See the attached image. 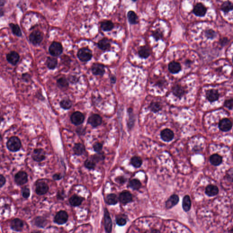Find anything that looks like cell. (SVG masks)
Wrapping results in <instances>:
<instances>
[{"instance_id": "obj_1", "label": "cell", "mask_w": 233, "mask_h": 233, "mask_svg": "<svg viewBox=\"0 0 233 233\" xmlns=\"http://www.w3.org/2000/svg\"><path fill=\"white\" fill-rule=\"evenodd\" d=\"M21 142L20 139L16 137H12L7 142V149L12 152H16L21 147Z\"/></svg>"}, {"instance_id": "obj_2", "label": "cell", "mask_w": 233, "mask_h": 233, "mask_svg": "<svg viewBox=\"0 0 233 233\" xmlns=\"http://www.w3.org/2000/svg\"><path fill=\"white\" fill-rule=\"evenodd\" d=\"M91 51L87 48H83L79 50L77 53L78 58L82 62L89 61L92 57Z\"/></svg>"}, {"instance_id": "obj_3", "label": "cell", "mask_w": 233, "mask_h": 233, "mask_svg": "<svg viewBox=\"0 0 233 233\" xmlns=\"http://www.w3.org/2000/svg\"><path fill=\"white\" fill-rule=\"evenodd\" d=\"M49 51L50 54L52 56H58L63 52V46L58 42H54L50 46Z\"/></svg>"}, {"instance_id": "obj_4", "label": "cell", "mask_w": 233, "mask_h": 233, "mask_svg": "<svg viewBox=\"0 0 233 233\" xmlns=\"http://www.w3.org/2000/svg\"><path fill=\"white\" fill-rule=\"evenodd\" d=\"M43 34L39 31H35L31 34L29 36L30 42L34 45L39 44L43 39Z\"/></svg>"}, {"instance_id": "obj_5", "label": "cell", "mask_w": 233, "mask_h": 233, "mask_svg": "<svg viewBox=\"0 0 233 233\" xmlns=\"http://www.w3.org/2000/svg\"><path fill=\"white\" fill-rule=\"evenodd\" d=\"M85 117L83 114L80 112H75L72 113L71 117V120L72 124L75 125H79L83 124Z\"/></svg>"}, {"instance_id": "obj_6", "label": "cell", "mask_w": 233, "mask_h": 233, "mask_svg": "<svg viewBox=\"0 0 233 233\" xmlns=\"http://www.w3.org/2000/svg\"><path fill=\"white\" fill-rule=\"evenodd\" d=\"M112 223L108 210L106 208L104 211V228L107 233H110L112 229Z\"/></svg>"}, {"instance_id": "obj_7", "label": "cell", "mask_w": 233, "mask_h": 233, "mask_svg": "<svg viewBox=\"0 0 233 233\" xmlns=\"http://www.w3.org/2000/svg\"><path fill=\"white\" fill-rule=\"evenodd\" d=\"M15 181L17 185H24L28 181V174L24 171H20L17 173L15 176Z\"/></svg>"}, {"instance_id": "obj_8", "label": "cell", "mask_w": 233, "mask_h": 233, "mask_svg": "<svg viewBox=\"0 0 233 233\" xmlns=\"http://www.w3.org/2000/svg\"><path fill=\"white\" fill-rule=\"evenodd\" d=\"M68 220V214L65 211H60L55 217L54 221L59 225L65 224Z\"/></svg>"}, {"instance_id": "obj_9", "label": "cell", "mask_w": 233, "mask_h": 233, "mask_svg": "<svg viewBox=\"0 0 233 233\" xmlns=\"http://www.w3.org/2000/svg\"><path fill=\"white\" fill-rule=\"evenodd\" d=\"M219 129L223 132H228L231 130L232 123L228 118H224L220 121L219 124Z\"/></svg>"}, {"instance_id": "obj_10", "label": "cell", "mask_w": 233, "mask_h": 233, "mask_svg": "<svg viewBox=\"0 0 233 233\" xmlns=\"http://www.w3.org/2000/svg\"><path fill=\"white\" fill-rule=\"evenodd\" d=\"M88 122L93 127H97L102 124V118L98 114H94L89 118Z\"/></svg>"}, {"instance_id": "obj_11", "label": "cell", "mask_w": 233, "mask_h": 233, "mask_svg": "<svg viewBox=\"0 0 233 233\" xmlns=\"http://www.w3.org/2000/svg\"><path fill=\"white\" fill-rule=\"evenodd\" d=\"M45 151L42 149H36L33 152L32 157L35 161L41 162L45 159Z\"/></svg>"}, {"instance_id": "obj_12", "label": "cell", "mask_w": 233, "mask_h": 233, "mask_svg": "<svg viewBox=\"0 0 233 233\" xmlns=\"http://www.w3.org/2000/svg\"><path fill=\"white\" fill-rule=\"evenodd\" d=\"M48 186L46 183L39 182L36 184V192L38 195H43L48 192Z\"/></svg>"}, {"instance_id": "obj_13", "label": "cell", "mask_w": 233, "mask_h": 233, "mask_svg": "<svg viewBox=\"0 0 233 233\" xmlns=\"http://www.w3.org/2000/svg\"><path fill=\"white\" fill-rule=\"evenodd\" d=\"M161 138L165 142H170L173 139L174 133L171 130L166 129L161 132Z\"/></svg>"}, {"instance_id": "obj_14", "label": "cell", "mask_w": 233, "mask_h": 233, "mask_svg": "<svg viewBox=\"0 0 233 233\" xmlns=\"http://www.w3.org/2000/svg\"><path fill=\"white\" fill-rule=\"evenodd\" d=\"M92 73L95 75L103 76L104 74L105 70L104 66L101 64H94L92 68Z\"/></svg>"}, {"instance_id": "obj_15", "label": "cell", "mask_w": 233, "mask_h": 233, "mask_svg": "<svg viewBox=\"0 0 233 233\" xmlns=\"http://www.w3.org/2000/svg\"><path fill=\"white\" fill-rule=\"evenodd\" d=\"M119 199L121 203L126 204L131 202L132 200V195L130 192L125 191L120 194Z\"/></svg>"}, {"instance_id": "obj_16", "label": "cell", "mask_w": 233, "mask_h": 233, "mask_svg": "<svg viewBox=\"0 0 233 233\" xmlns=\"http://www.w3.org/2000/svg\"><path fill=\"white\" fill-rule=\"evenodd\" d=\"M206 10V8L203 4L198 3L194 7L193 12L197 16H203L205 14Z\"/></svg>"}, {"instance_id": "obj_17", "label": "cell", "mask_w": 233, "mask_h": 233, "mask_svg": "<svg viewBox=\"0 0 233 233\" xmlns=\"http://www.w3.org/2000/svg\"><path fill=\"white\" fill-rule=\"evenodd\" d=\"M23 221L19 219H15L12 221L10 223V226L12 229L16 231H20L23 229Z\"/></svg>"}, {"instance_id": "obj_18", "label": "cell", "mask_w": 233, "mask_h": 233, "mask_svg": "<svg viewBox=\"0 0 233 233\" xmlns=\"http://www.w3.org/2000/svg\"><path fill=\"white\" fill-rule=\"evenodd\" d=\"M219 97L220 94L216 90L210 89L207 92V98L210 102L217 101L219 99Z\"/></svg>"}, {"instance_id": "obj_19", "label": "cell", "mask_w": 233, "mask_h": 233, "mask_svg": "<svg viewBox=\"0 0 233 233\" xmlns=\"http://www.w3.org/2000/svg\"><path fill=\"white\" fill-rule=\"evenodd\" d=\"M19 55L16 51H11L7 55V58L8 62L13 65H15L18 63L19 60Z\"/></svg>"}, {"instance_id": "obj_20", "label": "cell", "mask_w": 233, "mask_h": 233, "mask_svg": "<svg viewBox=\"0 0 233 233\" xmlns=\"http://www.w3.org/2000/svg\"><path fill=\"white\" fill-rule=\"evenodd\" d=\"M179 201V198L178 195L173 194L172 195L166 203V207L167 208H170L177 205Z\"/></svg>"}, {"instance_id": "obj_21", "label": "cell", "mask_w": 233, "mask_h": 233, "mask_svg": "<svg viewBox=\"0 0 233 233\" xmlns=\"http://www.w3.org/2000/svg\"><path fill=\"white\" fill-rule=\"evenodd\" d=\"M185 90L184 87H182L181 85H177L176 86H174L173 89V94L177 97L179 98L182 97L185 94Z\"/></svg>"}, {"instance_id": "obj_22", "label": "cell", "mask_w": 233, "mask_h": 233, "mask_svg": "<svg viewBox=\"0 0 233 233\" xmlns=\"http://www.w3.org/2000/svg\"><path fill=\"white\" fill-rule=\"evenodd\" d=\"M205 193L208 196H215L219 193V189L216 186L209 185L206 188Z\"/></svg>"}, {"instance_id": "obj_23", "label": "cell", "mask_w": 233, "mask_h": 233, "mask_svg": "<svg viewBox=\"0 0 233 233\" xmlns=\"http://www.w3.org/2000/svg\"><path fill=\"white\" fill-rule=\"evenodd\" d=\"M181 67L179 63L172 62L169 63L168 65V69L171 73H177L181 70Z\"/></svg>"}, {"instance_id": "obj_24", "label": "cell", "mask_w": 233, "mask_h": 233, "mask_svg": "<svg viewBox=\"0 0 233 233\" xmlns=\"http://www.w3.org/2000/svg\"><path fill=\"white\" fill-rule=\"evenodd\" d=\"M98 46L100 49L103 51L107 50L111 47L110 41L107 38H103L98 42Z\"/></svg>"}, {"instance_id": "obj_25", "label": "cell", "mask_w": 233, "mask_h": 233, "mask_svg": "<svg viewBox=\"0 0 233 233\" xmlns=\"http://www.w3.org/2000/svg\"><path fill=\"white\" fill-rule=\"evenodd\" d=\"M210 163L214 166H219L222 162V158L220 155L217 154H214L210 157Z\"/></svg>"}, {"instance_id": "obj_26", "label": "cell", "mask_w": 233, "mask_h": 233, "mask_svg": "<svg viewBox=\"0 0 233 233\" xmlns=\"http://www.w3.org/2000/svg\"><path fill=\"white\" fill-rule=\"evenodd\" d=\"M82 201H83V198L77 195H73L69 200L70 203L73 206L80 205Z\"/></svg>"}, {"instance_id": "obj_27", "label": "cell", "mask_w": 233, "mask_h": 233, "mask_svg": "<svg viewBox=\"0 0 233 233\" xmlns=\"http://www.w3.org/2000/svg\"><path fill=\"white\" fill-rule=\"evenodd\" d=\"M191 206V201L190 197L188 195H186L184 197L183 200V208L186 212H188L190 210Z\"/></svg>"}, {"instance_id": "obj_28", "label": "cell", "mask_w": 233, "mask_h": 233, "mask_svg": "<svg viewBox=\"0 0 233 233\" xmlns=\"http://www.w3.org/2000/svg\"><path fill=\"white\" fill-rule=\"evenodd\" d=\"M85 147L81 143H77L74 145L73 147V151L77 155H81L83 153Z\"/></svg>"}, {"instance_id": "obj_29", "label": "cell", "mask_w": 233, "mask_h": 233, "mask_svg": "<svg viewBox=\"0 0 233 233\" xmlns=\"http://www.w3.org/2000/svg\"><path fill=\"white\" fill-rule=\"evenodd\" d=\"M114 28V25L111 21H105L101 23V28L104 31H110Z\"/></svg>"}, {"instance_id": "obj_30", "label": "cell", "mask_w": 233, "mask_h": 233, "mask_svg": "<svg viewBox=\"0 0 233 233\" xmlns=\"http://www.w3.org/2000/svg\"><path fill=\"white\" fill-rule=\"evenodd\" d=\"M138 54L142 58H147L150 55V49L146 46L141 47L138 51Z\"/></svg>"}, {"instance_id": "obj_31", "label": "cell", "mask_w": 233, "mask_h": 233, "mask_svg": "<svg viewBox=\"0 0 233 233\" xmlns=\"http://www.w3.org/2000/svg\"><path fill=\"white\" fill-rule=\"evenodd\" d=\"M128 18L129 22L131 24H136L138 23V16L132 10H130L128 13Z\"/></svg>"}, {"instance_id": "obj_32", "label": "cell", "mask_w": 233, "mask_h": 233, "mask_svg": "<svg viewBox=\"0 0 233 233\" xmlns=\"http://www.w3.org/2000/svg\"><path fill=\"white\" fill-rule=\"evenodd\" d=\"M47 65L49 68L54 69L57 66V59L52 57H48L47 61Z\"/></svg>"}, {"instance_id": "obj_33", "label": "cell", "mask_w": 233, "mask_h": 233, "mask_svg": "<svg viewBox=\"0 0 233 233\" xmlns=\"http://www.w3.org/2000/svg\"><path fill=\"white\" fill-rule=\"evenodd\" d=\"M107 203L109 205H114L118 202V199L116 194H110L107 197Z\"/></svg>"}, {"instance_id": "obj_34", "label": "cell", "mask_w": 233, "mask_h": 233, "mask_svg": "<svg viewBox=\"0 0 233 233\" xmlns=\"http://www.w3.org/2000/svg\"><path fill=\"white\" fill-rule=\"evenodd\" d=\"M233 4L231 2L229 1H225L222 4L221 7L222 10H223V12H225V13H228L230 10H233Z\"/></svg>"}, {"instance_id": "obj_35", "label": "cell", "mask_w": 233, "mask_h": 233, "mask_svg": "<svg viewBox=\"0 0 233 233\" xmlns=\"http://www.w3.org/2000/svg\"><path fill=\"white\" fill-rule=\"evenodd\" d=\"M131 163L134 167H139L142 164V159L140 157L134 156L132 158Z\"/></svg>"}, {"instance_id": "obj_36", "label": "cell", "mask_w": 233, "mask_h": 233, "mask_svg": "<svg viewBox=\"0 0 233 233\" xmlns=\"http://www.w3.org/2000/svg\"><path fill=\"white\" fill-rule=\"evenodd\" d=\"M129 186L134 190H138L141 187V184L140 181L137 179H133L130 181Z\"/></svg>"}, {"instance_id": "obj_37", "label": "cell", "mask_w": 233, "mask_h": 233, "mask_svg": "<svg viewBox=\"0 0 233 233\" xmlns=\"http://www.w3.org/2000/svg\"><path fill=\"white\" fill-rule=\"evenodd\" d=\"M60 106L61 108L64 109H69L72 106L71 101L68 99H63L60 102Z\"/></svg>"}, {"instance_id": "obj_38", "label": "cell", "mask_w": 233, "mask_h": 233, "mask_svg": "<svg viewBox=\"0 0 233 233\" xmlns=\"http://www.w3.org/2000/svg\"><path fill=\"white\" fill-rule=\"evenodd\" d=\"M150 109L154 112H158L162 109L161 104L158 102H152L150 106Z\"/></svg>"}, {"instance_id": "obj_39", "label": "cell", "mask_w": 233, "mask_h": 233, "mask_svg": "<svg viewBox=\"0 0 233 233\" xmlns=\"http://www.w3.org/2000/svg\"><path fill=\"white\" fill-rule=\"evenodd\" d=\"M57 85L60 88H67L68 86V83L67 79L64 77H61L57 80Z\"/></svg>"}, {"instance_id": "obj_40", "label": "cell", "mask_w": 233, "mask_h": 233, "mask_svg": "<svg viewBox=\"0 0 233 233\" xmlns=\"http://www.w3.org/2000/svg\"><path fill=\"white\" fill-rule=\"evenodd\" d=\"M10 28H12V31L14 34L17 36H22V32L19 26L17 25H15L13 24H10Z\"/></svg>"}, {"instance_id": "obj_41", "label": "cell", "mask_w": 233, "mask_h": 233, "mask_svg": "<svg viewBox=\"0 0 233 233\" xmlns=\"http://www.w3.org/2000/svg\"><path fill=\"white\" fill-rule=\"evenodd\" d=\"M153 35L157 40L162 39L163 37V33L160 29H157L153 31Z\"/></svg>"}, {"instance_id": "obj_42", "label": "cell", "mask_w": 233, "mask_h": 233, "mask_svg": "<svg viewBox=\"0 0 233 233\" xmlns=\"http://www.w3.org/2000/svg\"><path fill=\"white\" fill-rule=\"evenodd\" d=\"M104 159V156L103 154L102 153H98V154H95L93 156L92 159L93 160L92 161H94V162H98L103 160Z\"/></svg>"}, {"instance_id": "obj_43", "label": "cell", "mask_w": 233, "mask_h": 233, "mask_svg": "<svg viewBox=\"0 0 233 233\" xmlns=\"http://www.w3.org/2000/svg\"><path fill=\"white\" fill-rule=\"evenodd\" d=\"M95 163L94 161L91 160H87L85 162V166L88 169H93L95 167Z\"/></svg>"}, {"instance_id": "obj_44", "label": "cell", "mask_w": 233, "mask_h": 233, "mask_svg": "<svg viewBox=\"0 0 233 233\" xmlns=\"http://www.w3.org/2000/svg\"><path fill=\"white\" fill-rule=\"evenodd\" d=\"M45 224V220L42 217H38L36 219L35 224L37 226L42 227L44 226Z\"/></svg>"}, {"instance_id": "obj_45", "label": "cell", "mask_w": 233, "mask_h": 233, "mask_svg": "<svg viewBox=\"0 0 233 233\" xmlns=\"http://www.w3.org/2000/svg\"><path fill=\"white\" fill-rule=\"evenodd\" d=\"M205 35L208 38L213 39L216 36V33L212 30H208L206 31Z\"/></svg>"}, {"instance_id": "obj_46", "label": "cell", "mask_w": 233, "mask_h": 233, "mask_svg": "<svg viewBox=\"0 0 233 233\" xmlns=\"http://www.w3.org/2000/svg\"><path fill=\"white\" fill-rule=\"evenodd\" d=\"M93 150L96 152H99L102 150L103 149V145L100 143H95L93 145Z\"/></svg>"}, {"instance_id": "obj_47", "label": "cell", "mask_w": 233, "mask_h": 233, "mask_svg": "<svg viewBox=\"0 0 233 233\" xmlns=\"http://www.w3.org/2000/svg\"><path fill=\"white\" fill-rule=\"evenodd\" d=\"M22 195L25 198H28L30 195V191L28 188L25 187L22 188Z\"/></svg>"}, {"instance_id": "obj_48", "label": "cell", "mask_w": 233, "mask_h": 233, "mask_svg": "<svg viewBox=\"0 0 233 233\" xmlns=\"http://www.w3.org/2000/svg\"><path fill=\"white\" fill-rule=\"evenodd\" d=\"M233 99H229L225 101L224 105L226 108H228L229 109H232L233 108Z\"/></svg>"}, {"instance_id": "obj_49", "label": "cell", "mask_w": 233, "mask_h": 233, "mask_svg": "<svg viewBox=\"0 0 233 233\" xmlns=\"http://www.w3.org/2000/svg\"><path fill=\"white\" fill-rule=\"evenodd\" d=\"M116 222H117V224L119 226H124L126 224V220L124 218H118Z\"/></svg>"}, {"instance_id": "obj_50", "label": "cell", "mask_w": 233, "mask_h": 233, "mask_svg": "<svg viewBox=\"0 0 233 233\" xmlns=\"http://www.w3.org/2000/svg\"><path fill=\"white\" fill-rule=\"evenodd\" d=\"M6 180L5 177L0 174V188L2 187L6 183Z\"/></svg>"}, {"instance_id": "obj_51", "label": "cell", "mask_w": 233, "mask_h": 233, "mask_svg": "<svg viewBox=\"0 0 233 233\" xmlns=\"http://www.w3.org/2000/svg\"><path fill=\"white\" fill-rule=\"evenodd\" d=\"M85 130L83 128V127H80V128H77V133L79 135H83V133L84 134L85 133Z\"/></svg>"}, {"instance_id": "obj_52", "label": "cell", "mask_w": 233, "mask_h": 233, "mask_svg": "<svg viewBox=\"0 0 233 233\" xmlns=\"http://www.w3.org/2000/svg\"><path fill=\"white\" fill-rule=\"evenodd\" d=\"M53 178H54V179L56 180H60L62 179V176L60 174H55L53 176Z\"/></svg>"}, {"instance_id": "obj_53", "label": "cell", "mask_w": 233, "mask_h": 233, "mask_svg": "<svg viewBox=\"0 0 233 233\" xmlns=\"http://www.w3.org/2000/svg\"><path fill=\"white\" fill-rule=\"evenodd\" d=\"M77 77L75 76H71L70 77V81L71 83H74L77 82Z\"/></svg>"}, {"instance_id": "obj_54", "label": "cell", "mask_w": 233, "mask_h": 233, "mask_svg": "<svg viewBox=\"0 0 233 233\" xmlns=\"http://www.w3.org/2000/svg\"><path fill=\"white\" fill-rule=\"evenodd\" d=\"M165 81L160 80V81H159V82L157 83V85L159 86V87H163L164 85H165Z\"/></svg>"}, {"instance_id": "obj_55", "label": "cell", "mask_w": 233, "mask_h": 233, "mask_svg": "<svg viewBox=\"0 0 233 233\" xmlns=\"http://www.w3.org/2000/svg\"><path fill=\"white\" fill-rule=\"evenodd\" d=\"M117 180H118V182L120 183H124L125 181V179L123 177H118L117 179Z\"/></svg>"}, {"instance_id": "obj_56", "label": "cell", "mask_w": 233, "mask_h": 233, "mask_svg": "<svg viewBox=\"0 0 233 233\" xmlns=\"http://www.w3.org/2000/svg\"><path fill=\"white\" fill-rule=\"evenodd\" d=\"M111 82L112 83H114L116 82V78L115 76L111 77L110 78Z\"/></svg>"}, {"instance_id": "obj_57", "label": "cell", "mask_w": 233, "mask_h": 233, "mask_svg": "<svg viewBox=\"0 0 233 233\" xmlns=\"http://www.w3.org/2000/svg\"><path fill=\"white\" fill-rule=\"evenodd\" d=\"M151 233H159V231H158V230H153V231H152V232Z\"/></svg>"}, {"instance_id": "obj_58", "label": "cell", "mask_w": 233, "mask_h": 233, "mask_svg": "<svg viewBox=\"0 0 233 233\" xmlns=\"http://www.w3.org/2000/svg\"><path fill=\"white\" fill-rule=\"evenodd\" d=\"M3 120V117H2V116H1L0 115V123H1V122H2V121Z\"/></svg>"}, {"instance_id": "obj_59", "label": "cell", "mask_w": 233, "mask_h": 233, "mask_svg": "<svg viewBox=\"0 0 233 233\" xmlns=\"http://www.w3.org/2000/svg\"><path fill=\"white\" fill-rule=\"evenodd\" d=\"M1 134H0V142H1Z\"/></svg>"}, {"instance_id": "obj_60", "label": "cell", "mask_w": 233, "mask_h": 233, "mask_svg": "<svg viewBox=\"0 0 233 233\" xmlns=\"http://www.w3.org/2000/svg\"><path fill=\"white\" fill-rule=\"evenodd\" d=\"M41 233V232H33V233Z\"/></svg>"}]
</instances>
